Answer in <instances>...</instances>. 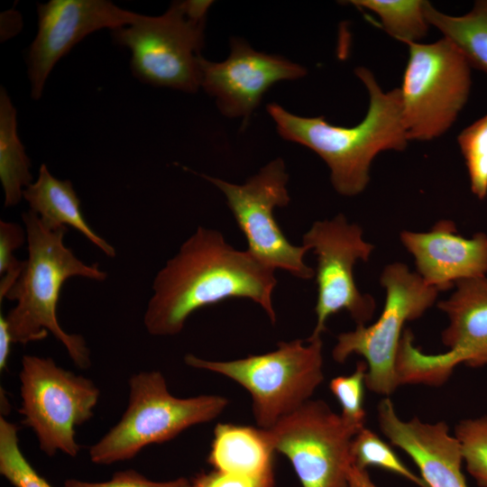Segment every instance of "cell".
<instances>
[{
	"label": "cell",
	"mask_w": 487,
	"mask_h": 487,
	"mask_svg": "<svg viewBox=\"0 0 487 487\" xmlns=\"http://www.w3.org/2000/svg\"><path fill=\"white\" fill-rule=\"evenodd\" d=\"M274 271L247 250L234 248L219 231L198 226L157 272L145 329L155 336L176 335L198 309L234 298L258 304L275 323Z\"/></svg>",
	"instance_id": "obj_1"
},
{
	"label": "cell",
	"mask_w": 487,
	"mask_h": 487,
	"mask_svg": "<svg viewBox=\"0 0 487 487\" xmlns=\"http://www.w3.org/2000/svg\"><path fill=\"white\" fill-rule=\"evenodd\" d=\"M354 72L370 97L367 114L355 126H336L323 116L303 117L274 103L267 106L280 135L315 152L327 164L334 188L347 197L364 190L372 161L379 152L403 151L409 141L400 88L384 92L368 69L360 67Z\"/></svg>",
	"instance_id": "obj_2"
},
{
	"label": "cell",
	"mask_w": 487,
	"mask_h": 487,
	"mask_svg": "<svg viewBox=\"0 0 487 487\" xmlns=\"http://www.w3.org/2000/svg\"><path fill=\"white\" fill-rule=\"evenodd\" d=\"M22 218L28 258L19 280L5 297L16 301L5 316L14 343L27 345L51 333L64 345L78 368L87 369L91 359L87 343L82 335L63 330L57 317V305L68 279L104 281L107 273L98 263H85L65 245L66 226L47 227L32 210L23 213Z\"/></svg>",
	"instance_id": "obj_3"
},
{
	"label": "cell",
	"mask_w": 487,
	"mask_h": 487,
	"mask_svg": "<svg viewBox=\"0 0 487 487\" xmlns=\"http://www.w3.org/2000/svg\"><path fill=\"white\" fill-rule=\"evenodd\" d=\"M184 362L244 388L261 428L271 427L310 400L325 379L321 337L280 342L271 352L236 360L211 361L188 354Z\"/></svg>",
	"instance_id": "obj_4"
},
{
	"label": "cell",
	"mask_w": 487,
	"mask_h": 487,
	"mask_svg": "<svg viewBox=\"0 0 487 487\" xmlns=\"http://www.w3.org/2000/svg\"><path fill=\"white\" fill-rule=\"evenodd\" d=\"M128 384V405L120 420L89 447V458L96 464L132 459L150 445L170 441L193 426L212 421L228 405L220 395L176 397L158 371L134 373Z\"/></svg>",
	"instance_id": "obj_5"
},
{
	"label": "cell",
	"mask_w": 487,
	"mask_h": 487,
	"mask_svg": "<svg viewBox=\"0 0 487 487\" xmlns=\"http://www.w3.org/2000/svg\"><path fill=\"white\" fill-rule=\"evenodd\" d=\"M212 1H177L160 16L141 17L112 31L131 51V69L141 81L184 92L201 86L200 51Z\"/></svg>",
	"instance_id": "obj_6"
},
{
	"label": "cell",
	"mask_w": 487,
	"mask_h": 487,
	"mask_svg": "<svg viewBox=\"0 0 487 487\" xmlns=\"http://www.w3.org/2000/svg\"><path fill=\"white\" fill-rule=\"evenodd\" d=\"M380 282L385 302L379 318L372 325H359L337 336L332 356L344 363L352 354L367 364L365 386L372 392L390 396L400 386L396 358L404 325L419 318L435 303L438 290L401 262L388 264Z\"/></svg>",
	"instance_id": "obj_7"
},
{
	"label": "cell",
	"mask_w": 487,
	"mask_h": 487,
	"mask_svg": "<svg viewBox=\"0 0 487 487\" xmlns=\"http://www.w3.org/2000/svg\"><path fill=\"white\" fill-rule=\"evenodd\" d=\"M23 423L34 432L47 455L75 457L76 428L94 415L100 391L89 379L59 366L50 357L23 355L19 372Z\"/></svg>",
	"instance_id": "obj_8"
},
{
	"label": "cell",
	"mask_w": 487,
	"mask_h": 487,
	"mask_svg": "<svg viewBox=\"0 0 487 487\" xmlns=\"http://www.w3.org/2000/svg\"><path fill=\"white\" fill-rule=\"evenodd\" d=\"M407 44L409 56L400 88L403 124L409 141H430L451 127L465 105L470 65L446 38Z\"/></svg>",
	"instance_id": "obj_9"
},
{
	"label": "cell",
	"mask_w": 487,
	"mask_h": 487,
	"mask_svg": "<svg viewBox=\"0 0 487 487\" xmlns=\"http://www.w3.org/2000/svg\"><path fill=\"white\" fill-rule=\"evenodd\" d=\"M455 291L437 303L449 319L441 339L445 353L427 354L414 345L409 329L403 333L396 358L400 385L439 386L460 363L470 367L487 364V278L458 281Z\"/></svg>",
	"instance_id": "obj_10"
},
{
	"label": "cell",
	"mask_w": 487,
	"mask_h": 487,
	"mask_svg": "<svg viewBox=\"0 0 487 487\" xmlns=\"http://www.w3.org/2000/svg\"><path fill=\"white\" fill-rule=\"evenodd\" d=\"M265 430L274 452L291 463L302 487H347L352 442L361 430L321 400H310Z\"/></svg>",
	"instance_id": "obj_11"
},
{
	"label": "cell",
	"mask_w": 487,
	"mask_h": 487,
	"mask_svg": "<svg viewBox=\"0 0 487 487\" xmlns=\"http://www.w3.org/2000/svg\"><path fill=\"white\" fill-rule=\"evenodd\" d=\"M218 188L247 242V251L265 265L281 269L301 280H310L315 271L304 262L308 249L292 244L282 233L274 209L290 201L285 163L277 158L244 184H234L202 175Z\"/></svg>",
	"instance_id": "obj_12"
},
{
	"label": "cell",
	"mask_w": 487,
	"mask_h": 487,
	"mask_svg": "<svg viewBox=\"0 0 487 487\" xmlns=\"http://www.w3.org/2000/svg\"><path fill=\"white\" fill-rule=\"evenodd\" d=\"M303 244L317 256V322L309 337H321L327 319L341 310H346L356 326L371 321L375 300L359 290L354 276L357 261L367 262L374 248L363 239V229L339 214L316 221L303 235Z\"/></svg>",
	"instance_id": "obj_13"
},
{
	"label": "cell",
	"mask_w": 487,
	"mask_h": 487,
	"mask_svg": "<svg viewBox=\"0 0 487 487\" xmlns=\"http://www.w3.org/2000/svg\"><path fill=\"white\" fill-rule=\"evenodd\" d=\"M37 12L38 31L26 60L33 99L41 98L60 59L86 36L133 23L142 15L106 0H51L39 5Z\"/></svg>",
	"instance_id": "obj_14"
},
{
	"label": "cell",
	"mask_w": 487,
	"mask_h": 487,
	"mask_svg": "<svg viewBox=\"0 0 487 487\" xmlns=\"http://www.w3.org/2000/svg\"><path fill=\"white\" fill-rule=\"evenodd\" d=\"M201 87L216 97L220 111L247 120L263 94L275 83L306 75L304 67L279 55L254 51L245 41L231 40V52L221 62L200 60Z\"/></svg>",
	"instance_id": "obj_15"
},
{
	"label": "cell",
	"mask_w": 487,
	"mask_h": 487,
	"mask_svg": "<svg viewBox=\"0 0 487 487\" xmlns=\"http://www.w3.org/2000/svg\"><path fill=\"white\" fill-rule=\"evenodd\" d=\"M377 414L381 433L412 459L427 487H468L459 442L446 422L402 420L389 397L380 401Z\"/></svg>",
	"instance_id": "obj_16"
},
{
	"label": "cell",
	"mask_w": 487,
	"mask_h": 487,
	"mask_svg": "<svg viewBox=\"0 0 487 487\" xmlns=\"http://www.w3.org/2000/svg\"><path fill=\"white\" fill-rule=\"evenodd\" d=\"M400 237L414 257L417 273L438 291L486 276L487 235L482 233L465 238L457 234L453 221L439 220L427 232L405 230Z\"/></svg>",
	"instance_id": "obj_17"
},
{
	"label": "cell",
	"mask_w": 487,
	"mask_h": 487,
	"mask_svg": "<svg viewBox=\"0 0 487 487\" xmlns=\"http://www.w3.org/2000/svg\"><path fill=\"white\" fill-rule=\"evenodd\" d=\"M23 198L28 202L30 210L37 214L47 227L71 226L106 255L115 257V247L96 234L87 223L80 209V199L71 181L55 178L44 163L39 169L36 180L23 190Z\"/></svg>",
	"instance_id": "obj_18"
},
{
	"label": "cell",
	"mask_w": 487,
	"mask_h": 487,
	"mask_svg": "<svg viewBox=\"0 0 487 487\" xmlns=\"http://www.w3.org/2000/svg\"><path fill=\"white\" fill-rule=\"evenodd\" d=\"M274 453L263 428L218 423L207 462L221 472L260 474L273 469Z\"/></svg>",
	"instance_id": "obj_19"
},
{
	"label": "cell",
	"mask_w": 487,
	"mask_h": 487,
	"mask_svg": "<svg viewBox=\"0 0 487 487\" xmlns=\"http://www.w3.org/2000/svg\"><path fill=\"white\" fill-rule=\"evenodd\" d=\"M16 109L6 90H0V179L6 207L17 205L32 183L31 161L17 133Z\"/></svg>",
	"instance_id": "obj_20"
},
{
	"label": "cell",
	"mask_w": 487,
	"mask_h": 487,
	"mask_svg": "<svg viewBox=\"0 0 487 487\" xmlns=\"http://www.w3.org/2000/svg\"><path fill=\"white\" fill-rule=\"evenodd\" d=\"M425 17L444 38L452 41L473 66L487 74V0L476 1L473 8L463 16H451L425 2Z\"/></svg>",
	"instance_id": "obj_21"
},
{
	"label": "cell",
	"mask_w": 487,
	"mask_h": 487,
	"mask_svg": "<svg viewBox=\"0 0 487 487\" xmlns=\"http://www.w3.org/2000/svg\"><path fill=\"white\" fill-rule=\"evenodd\" d=\"M424 0H353V5L376 14L382 29L405 43L418 42L427 32Z\"/></svg>",
	"instance_id": "obj_22"
},
{
	"label": "cell",
	"mask_w": 487,
	"mask_h": 487,
	"mask_svg": "<svg viewBox=\"0 0 487 487\" xmlns=\"http://www.w3.org/2000/svg\"><path fill=\"white\" fill-rule=\"evenodd\" d=\"M354 464L367 470L379 467L398 474L418 487H427L420 475L412 472L397 455L394 450L376 433L365 427L359 430L352 442Z\"/></svg>",
	"instance_id": "obj_23"
},
{
	"label": "cell",
	"mask_w": 487,
	"mask_h": 487,
	"mask_svg": "<svg viewBox=\"0 0 487 487\" xmlns=\"http://www.w3.org/2000/svg\"><path fill=\"white\" fill-rule=\"evenodd\" d=\"M19 427L0 418V473L14 487H52L23 454Z\"/></svg>",
	"instance_id": "obj_24"
},
{
	"label": "cell",
	"mask_w": 487,
	"mask_h": 487,
	"mask_svg": "<svg viewBox=\"0 0 487 487\" xmlns=\"http://www.w3.org/2000/svg\"><path fill=\"white\" fill-rule=\"evenodd\" d=\"M457 142L465 161L472 192L483 199L487 195V115L464 129Z\"/></svg>",
	"instance_id": "obj_25"
},
{
	"label": "cell",
	"mask_w": 487,
	"mask_h": 487,
	"mask_svg": "<svg viewBox=\"0 0 487 487\" xmlns=\"http://www.w3.org/2000/svg\"><path fill=\"white\" fill-rule=\"evenodd\" d=\"M455 431L468 473L487 487V416L461 420Z\"/></svg>",
	"instance_id": "obj_26"
},
{
	"label": "cell",
	"mask_w": 487,
	"mask_h": 487,
	"mask_svg": "<svg viewBox=\"0 0 487 487\" xmlns=\"http://www.w3.org/2000/svg\"><path fill=\"white\" fill-rule=\"evenodd\" d=\"M366 373L365 361H359L352 373L336 376L329 383L331 392L341 406L340 415L359 429L364 427L366 417L363 408Z\"/></svg>",
	"instance_id": "obj_27"
},
{
	"label": "cell",
	"mask_w": 487,
	"mask_h": 487,
	"mask_svg": "<svg viewBox=\"0 0 487 487\" xmlns=\"http://www.w3.org/2000/svg\"><path fill=\"white\" fill-rule=\"evenodd\" d=\"M27 240L25 229L14 222L0 221V301L16 284L25 261L18 260L14 251Z\"/></svg>",
	"instance_id": "obj_28"
},
{
	"label": "cell",
	"mask_w": 487,
	"mask_h": 487,
	"mask_svg": "<svg viewBox=\"0 0 487 487\" xmlns=\"http://www.w3.org/2000/svg\"><path fill=\"white\" fill-rule=\"evenodd\" d=\"M191 487H274L273 469L260 474H240L213 470L190 479Z\"/></svg>",
	"instance_id": "obj_29"
},
{
	"label": "cell",
	"mask_w": 487,
	"mask_h": 487,
	"mask_svg": "<svg viewBox=\"0 0 487 487\" xmlns=\"http://www.w3.org/2000/svg\"><path fill=\"white\" fill-rule=\"evenodd\" d=\"M64 487H191V482L190 479L185 477L165 482L152 481L137 471L129 469L116 472L110 480L105 482L68 479Z\"/></svg>",
	"instance_id": "obj_30"
},
{
	"label": "cell",
	"mask_w": 487,
	"mask_h": 487,
	"mask_svg": "<svg viewBox=\"0 0 487 487\" xmlns=\"http://www.w3.org/2000/svg\"><path fill=\"white\" fill-rule=\"evenodd\" d=\"M14 340L5 316H0V371L6 369Z\"/></svg>",
	"instance_id": "obj_31"
},
{
	"label": "cell",
	"mask_w": 487,
	"mask_h": 487,
	"mask_svg": "<svg viewBox=\"0 0 487 487\" xmlns=\"http://www.w3.org/2000/svg\"><path fill=\"white\" fill-rule=\"evenodd\" d=\"M347 487H378L371 479L367 470L356 467L351 469Z\"/></svg>",
	"instance_id": "obj_32"
},
{
	"label": "cell",
	"mask_w": 487,
	"mask_h": 487,
	"mask_svg": "<svg viewBox=\"0 0 487 487\" xmlns=\"http://www.w3.org/2000/svg\"><path fill=\"white\" fill-rule=\"evenodd\" d=\"M10 405L8 403L6 395L5 394V391L3 389H1V412L5 415H6L9 411Z\"/></svg>",
	"instance_id": "obj_33"
}]
</instances>
